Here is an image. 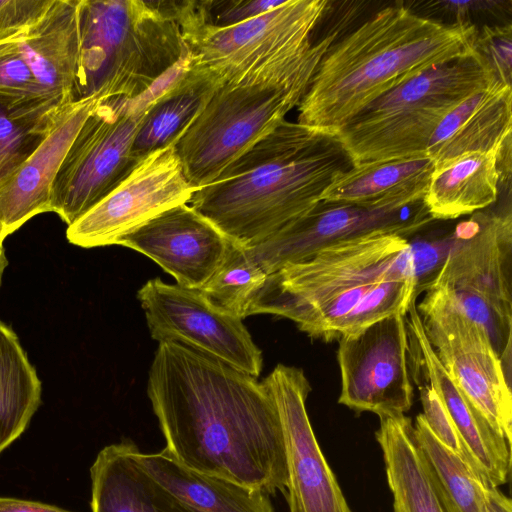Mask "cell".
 Returning a JSON list of instances; mask_svg holds the SVG:
<instances>
[{
    "label": "cell",
    "mask_w": 512,
    "mask_h": 512,
    "mask_svg": "<svg viewBox=\"0 0 512 512\" xmlns=\"http://www.w3.org/2000/svg\"><path fill=\"white\" fill-rule=\"evenodd\" d=\"M147 394L166 440L184 466L266 494H286L282 425L262 382L181 343L160 342Z\"/></svg>",
    "instance_id": "cell-1"
},
{
    "label": "cell",
    "mask_w": 512,
    "mask_h": 512,
    "mask_svg": "<svg viewBox=\"0 0 512 512\" xmlns=\"http://www.w3.org/2000/svg\"><path fill=\"white\" fill-rule=\"evenodd\" d=\"M415 297L410 241L375 232L267 275L249 316L287 318L310 338L331 342L384 317L406 314Z\"/></svg>",
    "instance_id": "cell-2"
},
{
    "label": "cell",
    "mask_w": 512,
    "mask_h": 512,
    "mask_svg": "<svg viewBox=\"0 0 512 512\" xmlns=\"http://www.w3.org/2000/svg\"><path fill=\"white\" fill-rule=\"evenodd\" d=\"M474 24L449 25L403 4L385 7L335 42L298 104L297 122L337 134L373 101L474 49Z\"/></svg>",
    "instance_id": "cell-3"
},
{
    "label": "cell",
    "mask_w": 512,
    "mask_h": 512,
    "mask_svg": "<svg viewBox=\"0 0 512 512\" xmlns=\"http://www.w3.org/2000/svg\"><path fill=\"white\" fill-rule=\"evenodd\" d=\"M352 166L336 134L284 120L189 204L230 240L253 247L313 209Z\"/></svg>",
    "instance_id": "cell-4"
},
{
    "label": "cell",
    "mask_w": 512,
    "mask_h": 512,
    "mask_svg": "<svg viewBox=\"0 0 512 512\" xmlns=\"http://www.w3.org/2000/svg\"><path fill=\"white\" fill-rule=\"evenodd\" d=\"M337 34L260 62L216 87L174 143L185 177L195 190L215 180L298 106Z\"/></svg>",
    "instance_id": "cell-5"
},
{
    "label": "cell",
    "mask_w": 512,
    "mask_h": 512,
    "mask_svg": "<svg viewBox=\"0 0 512 512\" xmlns=\"http://www.w3.org/2000/svg\"><path fill=\"white\" fill-rule=\"evenodd\" d=\"M72 103L133 99L188 53L177 22L156 1L80 0Z\"/></svg>",
    "instance_id": "cell-6"
},
{
    "label": "cell",
    "mask_w": 512,
    "mask_h": 512,
    "mask_svg": "<svg viewBox=\"0 0 512 512\" xmlns=\"http://www.w3.org/2000/svg\"><path fill=\"white\" fill-rule=\"evenodd\" d=\"M494 83L473 49L385 93L336 135L353 166L427 156L429 140L442 119L464 99Z\"/></svg>",
    "instance_id": "cell-7"
},
{
    "label": "cell",
    "mask_w": 512,
    "mask_h": 512,
    "mask_svg": "<svg viewBox=\"0 0 512 512\" xmlns=\"http://www.w3.org/2000/svg\"><path fill=\"white\" fill-rule=\"evenodd\" d=\"M425 288L441 291L487 332L508 374L512 355V212L484 209L459 223Z\"/></svg>",
    "instance_id": "cell-8"
},
{
    "label": "cell",
    "mask_w": 512,
    "mask_h": 512,
    "mask_svg": "<svg viewBox=\"0 0 512 512\" xmlns=\"http://www.w3.org/2000/svg\"><path fill=\"white\" fill-rule=\"evenodd\" d=\"M138 97L101 98L71 143L51 188L50 208L68 226L140 162L132 146L148 109Z\"/></svg>",
    "instance_id": "cell-9"
},
{
    "label": "cell",
    "mask_w": 512,
    "mask_h": 512,
    "mask_svg": "<svg viewBox=\"0 0 512 512\" xmlns=\"http://www.w3.org/2000/svg\"><path fill=\"white\" fill-rule=\"evenodd\" d=\"M424 290L416 309L429 344L450 378L511 446L510 374L487 332L441 291Z\"/></svg>",
    "instance_id": "cell-10"
},
{
    "label": "cell",
    "mask_w": 512,
    "mask_h": 512,
    "mask_svg": "<svg viewBox=\"0 0 512 512\" xmlns=\"http://www.w3.org/2000/svg\"><path fill=\"white\" fill-rule=\"evenodd\" d=\"M329 4L326 0H285L233 26L183 29L190 66L221 84L260 62L308 48Z\"/></svg>",
    "instance_id": "cell-11"
},
{
    "label": "cell",
    "mask_w": 512,
    "mask_h": 512,
    "mask_svg": "<svg viewBox=\"0 0 512 512\" xmlns=\"http://www.w3.org/2000/svg\"><path fill=\"white\" fill-rule=\"evenodd\" d=\"M151 337L173 341L257 378L262 353L243 319L213 303L201 290L147 281L137 293Z\"/></svg>",
    "instance_id": "cell-12"
},
{
    "label": "cell",
    "mask_w": 512,
    "mask_h": 512,
    "mask_svg": "<svg viewBox=\"0 0 512 512\" xmlns=\"http://www.w3.org/2000/svg\"><path fill=\"white\" fill-rule=\"evenodd\" d=\"M338 402L356 412L405 414L413 402L405 314L379 319L338 339Z\"/></svg>",
    "instance_id": "cell-13"
},
{
    "label": "cell",
    "mask_w": 512,
    "mask_h": 512,
    "mask_svg": "<svg viewBox=\"0 0 512 512\" xmlns=\"http://www.w3.org/2000/svg\"><path fill=\"white\" fill-rule=\"evenodd\" d=\"M195 189L174 145L144 159L93 208L68 226V241L82 248L115 245L162 212L189 203Z\"/></svg>",
    "instance_id": "cell-14"
},
{
    "label": "cell",
    "mask_w": 512,
    "mask_h": 512,
    "mask_svg": "<svg viewBox=\"0 0 512 512\" xmlns=\"http://www.w3.org/2000/svg\"><path fill=\"white\" fill-rule=\"evenodd\" d=\"M432 221L423 201L385 208L320 201L306 214L248 248L269 275L287 263L303 261L333 244L375 232L408 238Z\"/></svg>",
    "instance_id": "cell-15"
},
{
    "label": "cell",
    "mask_w": 512,
    "mask_h": 512,
    "mask_svg": "<svg viewBox=\"0 0 512 512\" xmlns=\"http://www.w3.org/2000/svg\"><path fill=\"white\" fill-rule=\"evenodd\" d=\"M262 384L282 425L290 512H352L313 432L306 410L311 386L304 371L278 364Z\"/></svg>",
    "instance_id": "cell-16"
},
{
    "label": "cell",
    "mask_w": 512,
    "mask_h": 512,
    "mask_svg": "<svg viewBox=\"0 0 512 512\" xmlns=\"http://www.w3.org/2000/svg\"><path fill=\"white\" fill-rule=\"evenodd\" d=\"M233 241L188 203L157 215L115 245L138 251L171 274L178 285L201 289Z\"/></svg>",
    "instance_id": "cell-17"
},
{
    "label": "cell",
    "mask_w": 512,
    "mask_h": 512,
    "mask_svg": "<svg viewBox=\"0 0 512 512\" xmlns=\"http://www.w3.org/2000/svg\"><path fill=\"white\" fill-rule=\"evenodd\" d=\"M412 375L424 376L438 394L464 444L489 484H505L510 472V444L450 378L429 344L413 298L405 314Z\"/></svg>",
    "instance_id": "cell-18"
},
{
    "label": "cell",
    "mask_w": 512,
    "mask_h": 512,
    "mask_svg": "<svg viewBox=\"0 0 512 512\" xmlns=\"http://www.w3.org/2000/svg\"><path fill=\"white\" fill-rule=\"evenodd\" d=\"M101 98L64 106L38 148L0 182V246L32 217L51 212V188L82 124Z\"/></svg>",
    "instance_id": "cell-19"
},
{
    "label": "cell",
    "mask_w": 512,
    "mask_h": 512,
    "mask_svg": "<svg viewBox=\"0 0 512 512\" xmlns=\"http://www.w3.org/2000/svg\"><path fill=\"white\" fill-rule=\"evenodd\" d=\"M511 130L512 87L494 83L464 99L442 119L426 155L435 166L464 154L500 149Z\"/></svg>",
    "instance_id": "cell-20"
},
{
    "label": "cell",
    "mask_w": 512,
    "mask_h": 512,
    "mask_svg": "<svg viewBox=\"0 0 512 512\" xmlns=\"http://www.w3.org/2000/svg\"><path fill=\"white\" fill-rule=\"evenodd\" d=\"M136 460L185 512H274L265 492L188 468L165 449Z\"/></svg>",
    "instance_id": "cell-21"
},
{
    "label": "cell",
    "mask_w": 512,
    "mask_h": 512,
    "mask_svg": "<svg viewBox=\"0 0 512 512\" xmlns=\"http://www.w3.org/2000/svg\"><path fill=\"white\" fill-rule=\"evenodd\" d=\"M80 0H54L45 15L18 39L42 88L64 105L72 92L80 52Z\"/></svg>",
    "instance_id": "cell-22"
},
{
    "label": "cell",
    "mask_w": 512,
    "mask_h": 512,
    "mask_svg": "<svg viewBox=\"0 0 512 512\" xmlns=\"http://www.w3.org/2000/svg\"><path fill=\"white\" fill-rule=\"evenodd\" d=\"M433 168L428 156L352 166L331 182L320 201L369 208L412 205L423 201Z\"/></svg>",
    "instance_id": "cell-23"
},
{
    "label": "cell",
    "mask_w": 512,
    "mask_h": 512,
    "mask_svg": "<svg viewBox=\"0 0 512 512\" xmlns=\"http://www.w3.org/2000/svg\"><path fill=\"white\" fill-rule=\"evenodd\" d=\"M130 440L105 446L91 468L92 512H185L138 464Z\"/></svg>",
    "instance_id": "cell-24"
},
{
    "label": "cell",
    "mask_w": 512,
    "mask_h": 512,
    "mask_svg": "<svg viewBox=\"0 0 512 512\" xmlns=\"http://www.w3.org/2000/svg\"><path fill=\"white\" fill-rule=\"evenodd\" d=\"M502 148L464 154L435 165L423 197L430 217L452 220L494 204L503 182Z\"/></svg>",
    "instance_id": "cell-25"
},
{
    "label": "cell",
    "mask_w": 512,
    "mask_h": 512,
    "mask_svg": "<svg viewBox=\"0 0 512 512\" xmlns=\"http://www.w3.org/2000/svg\"><path fill=\"white\" fill-rule=\"evenodd\" d=\"M379 443L385 463L394 512H447L405 414L378 416Z\"/></svg>",
    "instance_id": "cell-26"
},
{
    "label": "cell",
    "mask_w": 512,
    "mask_h": 512,
    "mask_svg": "<svg viewBox=\"0 0 512 512\" xmlns=\"http://www.w3.org/2000/svg\"><path fill=\"white\" fill-rule=\"evenodd\" d=\"M218 85L209 75L190 66L183 78L148 109L133 142V155L141 161L174 145Z\"/></svg>",
    "instance_id": "cell-27"
},
{
    "label": "cell",
    "mask_w": 512,
    "mask_h": 512,
    "mask_svg": "<svg viewBox=\"0 0 512 512\" xmlns=\"http://www.w3.org/2000/svg\"><path fill=\"white\" fill-rule=\"evenodd\" d=\"M42 385L15 331L0 319V454L28 427Z\"/></svg>",
    "instance_id": "cell-28"
},
{
    "label": "cell",
    "mask_w": 512,
    "mask_h": 512,
    "mask_svg": "<svg viewBox=\"0 0 512 512\" xmlns=\"http://www.w3.org/2000/svg\"><path fill=\"white\" fill-rule=\"evenodd\" d=\"M414 433L447 512H487L488 490L470 467L442 446L419 414Z\"/></svg>",
    "instance_id": "cell-29"
},
{
    "label": "cell",
    "mask_w": 512,
    "mask_h": 512,
    "mask_svg": "<svg viewBox=\"0 0 512 512\" xmlns=\"http://www.w3.org/2000/svg\"><path fill=\"white\" fill-rule=\"evenodd\" d=\"M64 106L56 100H0V182L38 148Z\"/></svg>",
    "instance_id": "cell-30"
},
{
    "label": "cell",
    "mask_w": 512,
    "mask_h": 512,
    "mask_svg": "<svg viewBox=\"0 0 512 512\" xmlns=\"http://www.w3.org/2000/svg\"><path fill=\"white\" fill-rule=\"evenodd\" d=\"M266 277L250 249L233 242L221 265L199 290L216 305L244 319Z\"/></svg>",
    "instance_id": "cell-31"
},
{
    "label": "cell",
    "mask_w": 512,
    "mask_h": 512,
    "mask_svg": "<svg viewBox=\"0 0 512 512\" xmlns=\"http://www.w3.org/2000/svg\"><path fill=\"white\" fill-rule=\"evenodd\" d=\"M19 38L0 43V100L14 104L58 101L37 81L19 47Z\"/></svg>",
    "instance_id": "cell-32"
},
{
    "label": "cell",
    "mask_w": 512,
    "mask_h": 512,
    "mask_svg": "<svg viewBox=\"0 0 512 512\" xmlns=\"http://www.w3.org/2000/svg\"><path fill=\"white\" fill-rule=\"evenodd\" d=\"M422 416L439 443L465 462L487 488L492 487L468 450L436 391L428 384L419 387Z\"/></svg>",
    "instance_id": "cell-33"
},
{
    "label": "cell",
    "mask_w": 512,
    "mask_h": 512,
    "mask_svg": "<svg viewBox=\"0 0 512 512\" xmlns=\"http://www.w3.org/2000/svg\"><path fill=\"white\" fill-rule=\"evenodd\" d=\"M474 49L489 68L494 81L512 87V24L483 26Z\"/></svg>",
    "instance_id": "cell-34"
},
{
    "label": "cell",
    "mask_w": 512,
    "mask_h": 512,
    "mask_svg": "<svg viewBox=\"0 0 512 512\" xmlns=\"http://www.w3.org/2000/svg\"><path fill=\"white\" fill-rule=\"evenodd\" d=\"M54 0H0V43L24 35Z\"/></svg>",
    "instance_id": "cell-35"
},
{
    "label": "cell",
    "mask_w": 512,
    "mask_h": 512,
    "mask_svg": "<svg viewBox=\"0 0 512 512\" xmlns=\"http://www.w3.org/2000/svg\"><path fill=\"white\" fill-rule=\"evenodd\" d=\"M453 242V232L434 240L410 242L416 293L424 290L443 264Z\"/></svg>",
    "instance_id": "cell-36"
},
{
    "label": "cell",
    "mask_w": 512,
    "mask_h": 512,
    "mask_svg": "<svg viewBox=\"0 0 512 512\" xmlns=\"http://www.w3.org/2000/svg\"><path fill=\"white\" fill-rule=\"evenodd\" d=\"M506 2L503 1H444L423 3L430 13L452 15L454 24L471 23L469 17L474 12L503 11ZM473 24V23H471Z\"/></svg>",
    "instance_id": "cell-37"
},
{
    "label": "cell",
    "mask_w": 512,
    "mask_h": 512,
    "mask_svg": "<svg viewBox=\"0 0 512 512\" xmlns=\"http://www.w3.org/2000/svg\"><path fill=\"white\" fill-rule=\"evenodd\" d=\"M0 512H72L58 506L39 502L0 496Z\"/></svg>",
    "instance_id": "cell-38"
},
{
    "label": "cell",
    "mask_w": 512,
    "mask_h": 512,
    "mask_svg": "<svg viewBox=\"0 0 512 512\" xmlns=\"http://www.w3.org/2000/svg\"><path fill=\"white\" fill-rule=\"evenodd\" d=\"M487 512H512L511 500L498 488H489Z\"/></svg>",
    "instance_id": "cell-39"
},
{
    "label": "cell",
    "mask_w": 512,
    "mask_h": 512,
    "mask_svg": "<svg viewBox=\"0 0 512 512\" xmlns=\"http://www.w3.org/2000/svg\"><path fill=\"white\" fill-rule=\"evenodd\" d=\"M9 262L5 254L3 246H0V288L2 285L4 271L7 268Z\"/></svg>",
    "instance_id": "cell-40"
}]
</instances>
